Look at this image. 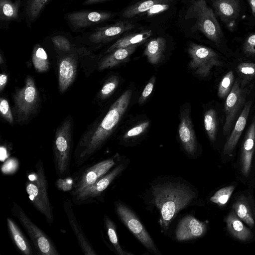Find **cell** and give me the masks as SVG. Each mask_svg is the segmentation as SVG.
<instances>
[{
	"mask_svg": "<svg viewBox=\"0 0 255 255\" xmlns=\"http://www.w3.org/2000/svg\"><path fill=\"white\" fill-rule=\"evenodd\" d=\"M72 200L65 198L63 200V207L69 224L77 239L79 246L85 255H97L88 239L79 224L73 208Z\"/></svg>",
	"mask_w": 255,
	"mask_h": 255,
	"instance_id": "cell-14",
	"label": "cell"
},
{
	"mask_svg": "<svg viewBox=\"0 0 255 255\" xmlns=\"http://www.w3.org/2000/svg\"><path fill=\"white\" fill-rule=\"evenodd\" d=\"M104 221L105 228L109 239L118 254L120 255H132V254L125 252L121 248L118 240L116 226L111 219L107 216L105 215Z\"/></svg>",
	"mask_w": 255,
	"mask_h": 255,
	"instance_id": "cell-32",
	"label": "cell"
},
{
	"mask_svg": "<svg viewBox=\"0 0 255 255\" xmlns=\"http://www.w3.org/2000/svg\"><path fill=\"white\" fill-rule=\"evenodd\" d=\"M252 10L253 15L255 17V0H247Z\"/></svg>",
	"mask_w": 255,
	"mask_h": 255,
	"instance_id": "cell-48",
	"label": "cell"
},
{
	"mask_svg": "<svg viewBox=\"0 0 255 255\" xmlns=\"http://www.w3.org/2000/svg\"><path fill=\"white\" fill-rule=\"evenodd\" d=\"M225 221L228 232L235 239L246 242L253 238V232L244 225L233 210L228 214Z\"/></svg>",
	"mask_w": 255,
	"mask_h": 255,
	"instance_id": "cell-23",
	"label": "cell"
},
{
	"mask_svg": "<svg viewBox=\"0 0 255 255\" xmlns=\"http://www.w3.org/2000/svg\"><path fill=\"white\" fill-rule=\"evenodd\" d=\"M151 34L152 31L151 30H145L126 35L113 44L107 50L106 53H109L119 48L141 44L148 39Z\"/></svg>",
	"mask_w": 255,
	"mask_h": 255,
	"instance_id": "cell-26",
	"label": "cell"
},
{
	"mask_svg": "<svg viewBox=\"0 0 255 255\" xmlns=\"http://www.w3.org/2000/svg\"><path fill=\"white\" fill-rule=\"evenodd\" d=\"M124 166L120 164L100 178L94 184L86 187L75 195L72 201L77 205L97 203L101 201V197L113 181L123 170Z\"/></svg>",
	"mask_w": 255,
	"mask_h": 255,
	"instance_id": "cell-9",
	"label": "cell"
},
{
	"mask_svg": "<svg viewBox=\"0 0 255 255\" xmlns=\"http://www.w3.org/2000/svg\"><path fill=\"white\" fill-rule=\"evenodd\" d=\"M204 127L210 140L214 142L217 136V118L216 111L210 109L204 115Z\"/></svg>",
	"mask_w": 255,
	"mask_h": 255,
	"instance_id": "cell-31",
	"label": "cell"
},
{
	"mask_svg": "<svg viewBox=\"0 0 255 255\" xmlns=\"http://www.w3.org/2000/svg\"><path fill=\"white\" fill-rule=\"evenodd\" d=\"M185 18L195 19V30L201 31L217 46L222 44L224 35L221 26L214 11L205 0L192 1Z\"/></svg>",
	"mask_w": 255,
	"mask_h": 255,
	"instance_id": "cell-4",
	"label": "cell"
},
{
	"mask_svg": "<svg viewBox=\"0 0 255 255\" xmlns=\"http://www.w3.org/2000/svg\"><path fill=\"white\" fill-rule=\"evenodd\" d=\"M216 14L227 28L233 31L241 10L239 0H212Z\"/></svg>",
	"mask_w": 255,
	"mask_h": 255,
	"instance_id": "cell-15",
	"label": "cell"
},
{
	"mask_svg": "<svg viewBox=\"0 0 255 255\" xmlns=\"http://www.w3.org/2000/svg\"><path fill=\"white\" fill-rule=\"evenodd\" d=\"M138 45L136 44L119 48L109 53L99 63L98 70H103L111 68L127 62L129 60L130 55L134 52Z\"/></svg>",
	"mask_w": 255,
	"mask_h": 255,
	"instance_id": "cell-25",
	"label": "cell"
},
{
	"mask_svg": "<svg viewBox=\"0 0 255 255\" xmlns=\"http://www.w3.org/2000/svg\"><path fill=\"white\" fill-rule=\"evenodd\" d=\"M178 132L185 150L188 153L193 154L197 148V142L189 109L181 111Z\"/></svg>",
	"mask_w": 255,
	"mask_h": 255,
	"instance_id": "cell-19",
	"label": "cell"
},
{
	"mask_svg": "<svg viewBox=\"0 0 255 255\" xmlns=\"http://www.w3.org/2000/svg\"><path fill=\"white\" fill-rule=\"evenodd\" d=\"M0 111L3 118L8 123L12 124L14 118L10 110L8 101L4 98L0 99Z\"/></svg>",
	"mask_w": 255,
	"mask_h": 255,
	"instance_id": "cell-41",
	"label": "cell"
},
{
	"mask_svg": "<svg viewBox=\"0 0 255 255\" xmlns=\"http://www.w3.org/2000/svg\"><path fill=\"white\" fill-rule=\"evenodd\" d=\"M207 224L192 216L183 218L179 222L176 231V238L184 241L200 238L206 233Z\"/></svg>",
	"mask_w": 255,
	"mask_h": 255,
	"instance_id": "cell-17",
	"label": "cell"
},
{
	"mask_svg": "<svg viewBox=\"0 0 255 255\" xmlns=\"http://www.w3.org/2000/svg\"><path fill=\"white\" fill-rule=\"evenodd\" d=\"M154 204L160 211L161 226L166 230L177 214L194 197L189 189L171 184L153 188Z\"/></svg>",
	"mask_w": 255,
	"mask_h": 255,
	"instance_id": "cell-2",
	"label": "cell"
},
{
	"mask_svg": "<svg viewBox=\"0 0 255 255\" xmlns=\"http://www.w3.org/2000/svg\"><path fill=\"white\" fill-rule=\"evenodd\" d=\"M155 81V78L153 76L146 85L139 98L138 103L139 104L143 103L150 95L154 88Z\"/></svg>",
	"mask_w": 255,
	"mask_h": 255,
	"instance_id": "cell-43",
	"label": "cell"
},
{
	"mask_svg": "<svg viewBox=\"0 0 255 255\" xmlns=\"http://www.w3.org/2000/svg\"><path fill=\"white\" fill-rule=\"evenodd\" d=\"M255 149V116L248 129L242 144L240 156L241 171L245 176L250 172Z\"/></svg>",
	"mask_w": 255,
	"mask_h": 255,
	"instance_id": "cell-18",
	"label": "cell"
},
{
	"mask_svg": "<svg viewBox=\"0 0 255 255\" xmlns=\"http://www.w3.org/2000/svg\"><path fill=\"white\" fill-rule=\"evenodd\" d=\"M168 1L167 0H145L140 1L131 5L125 9L122 16L126 18H130L142 13L146 12L155 3Z\"/></svg>",
	"mask_w": 255,
	"mask_h": 255,
	"instance_id": "cell-29",
	"label": "cell"
},
{
	"mask_svg": "<svg viewBox=\"0 0 255 255\" xmlns=\"http://www.w3.org/2000/svg\"><path fill=\"white\" fill-rule=\"evenodd\" d=\"M166 46V40L162 37H158L150 40L147 44L143 54L150 63L158 64L161 60Z\"/></svg>",
	"mask_w": 255,
	"mask_h": 255,
	"instance_id": "cell-27",
	"label": "cell"
},
{
	"mask_svg": "<svg viewBox=\"0 0 255 255\" xmlns=\"http://www.w3.org/2000/svg\"><path fill=\"white\" fill-rule=\"evenodd\" d=\"M232 210L250 228H254L255 207L250 196L245 195L240 196L233 203Z\"/></svg>",
	"mask_w": 255,
	"mask_h": 255,
	"instance_id": "cell-22",
	"label": "cell"
},
{
	"mask_svg": "<svg viewBox=\"0 0 255 255\" xmlns=\"http://www.w3.org/2000/svg\"><path fill=\"white\" fill-rule=\"evenodd\" d=\"M168 1L157 3L153 5L146 12L147 16H153L167 10L170 7Z\"/></svg>",
	"mask_w": 255,
	"mask_h": 255,
	"instance_id": "cell-42",
	"label": "cell"
},
{
	"mask_svg": "<svg viewBox=\"0 0 255 255\" xmlns=\"http://www.w3.org/2000/svg\"><path fill=\"white\" fill-rule=\"evenodd\" d=\"M32 61L35 69L38 72H45L48 70L49 67V60L47 54L44 50L39 45L34 47Z\"/></svg>",
	"mask_w": 255,
	"mask_h": 255,
	"instance_id": "cell-30",
	"label": "cell"
},
{
	"mask_svg": "<svg viewBox=\"0 0 255 255\" xmlns=\"http://www.w3.org/2000/svg\"><path fill=\"white\" fill-rule=\"evenodd\" d=\"M51 40L55 47L61 51L68 52L72 48V44L63 36L56 35L53 36Z\"/></svg>",
	"mask_w": 255,
	"mask_h": 255,
	"instance_id": "cell-39",
	"label": "cell"
},
{
	"mask_svg": "<svg viewBox=\"0 0 255 255\" xmlns=\"http://www.w3.org/2000/svg\"><path fill=\"white\" fill-rule=\"evenodd\" d=\"M116 210L123 223L140 242L152 253H158L150 236L132 211L121 203H116Z\"/></svg>",
	"mask_w": 255,
	"mask_h": 255,
	"instance_id": "cell-11",
	"label": "cell"
},
{
	"mask_svg": "<svg viewBox=\"0 0 255 255\" xmlns=\"http://www.w3.org/2000/svg\"><path fill=\"white\" fill-rule=\"evenodd\" d=\"M8 233L11 240L17 250L22 255H32V247L22 231L9 217L6 219Z\"/></svg>",
	"mask_w": 255,
	"mask_h": 255,
	"instance_id": "cell-24",
	"label": "cell"
},
{
	"mask_svg": "<svg viewBox=\"0 0 255 255\" xmlns=\"http://www.w3.org/2000/svg\"><path fill=\"white\" fill-rule=\"evenodd\" d=\"M25 186L31 204L51 226L54 221L53 208L49 200L48 183L42 160L37 161L34 170L28 173Z\"/></svg>",
	"mask_w": 255,
	"mask_h": 255,
	"instance_id": "cell-3",
	"label": "cell"
},
{
	"mask_svg": "<svg viewBox=\"0 0 255 255\" xmlns=\"http://www.w3.org/2000/svg\"><path fill=\"white\" fill-rule=\"evenodd\" d=\"M242 51L247 57H255V33H251L246 38Z\"/></svg>",
	"mask_w": 255,
	"mask_h": 255,
	"instance_id": "cell-38",
	"label": "cell"
},
{
	"mask_svg": "<svg viewBox=\"0 0 255 255\" xmlns=\"http://www.w3.org/2000/svg\"><path fill=\"white\" fill-rule=\"evenodd\" d=\"M13 115L16 122L23 124L27 122L37 110L39 97L33 79L28 76L24 86L13 95Z\"/></svg>",
	"mask_w": 255,
	"mask_h": 255,
	"instance_id": "cell-7",
	"label": "cell"
},
{
	"mask_svg": "<svg viewBox=\"0 0 255 255\" xmlns=\"http://www.w3.org/2000/svg\"><path fill=\"white\" fill-rule=\"evenodd\" d=\"M107 0H86L83 2V5H92L96 3H98L99 2H101L104 1H106Z\"/></svg>",
	"mask_w": 255,
	"mask_h": 255,
	"instance_id": "cell-47",
	"label": "cell"
},
{
	"mask_svg": "<svg viewBox=\"0 0 255 255\" xmlns=\"http://www.w3.org/2000/svg\"><path fill=\"white\" fill-rule=\"evenodd\" d=\"M76 73V61L73 55H68L61 59L58 68L59 89L61 93L65 92L71 85Z\"/></svg>",
	"mask_w": 255,
	"mask_h": 255,
	"instance_id": "cell-21",
	"label": "cell"
},
{
	"mask_svg": "<svg viewBox=\"0 0 255 255\" xmlns=\"http://www.w3.org/2000/svg\"><path fill=\"white\" fill-rule=\"evenodd\" d=\"M116 162V158L115 156L84 168L74 179L73 188L70 192L71 196L76 195L86 187L94 184L107 173Z\"/></svg>",
	"mask_w": 255,
	"mask_h": 255,
	"instance_id": "cell-12",
	"label": "cell"
},
{
	"mask_svg": "<svg viewBox=\"0 0 255 255\" xmlns=\"http://www.w3.org/2000/svg\"><path fill=\"white\" fill-rule=\"evenodd\" d=\"M252 101L246 102L237 119L231 134L228 138L224 146V155H231L234 151L238 142L243 132L252 107Z\"/></svg>",
	"mask_w": 255,
	"mask_h": 255,
	"instance_id": "cell-20",
	"label": "cell"
},
{
	"mask_svg": "<svg viewBox=\"0 0 255 255\" xmlns=\"http://www.w3.org/2000/svg\"><path fill=\"white\" fill-rule=\"evenodd\" d=\"M72 122L66 118L57 128L54 139L53 162L56 174L60 178L70 175L73 149Z\"/></svg>",
	"mask_w": 255,
	"mask_h": 255,
	"instance_id": "cell-5",
	"label": "cell"
},
{
	"mask_svg": "<svg viewBox=\"0 0 255 255\" xmlns=\"http://www.w3.org/2000/svg\"><path fill=\"white\" fill-rule=\"evenodd\" d=\"M20 1L0 0V19L1 20H15L18 18Z\"/></svg>",
	"mask_w": 255,
	"mask_h": 255,
	"instance_id": "cell-28",
	"label": "cell"
},
{
	"mask_svg": "<svg viewBox=\"0 0 255 255\" xmlns=\"http://www.w3.org/2000/svg\"><path fill=\"white\" fill-rule=\"evenodd\" d=\"M235 76L232 70L228 71L220 81L218 89V95L221 99L226 98L230 93L234 83Z\"/></svg>",
	"mask_w": 255,
	"mask_h": 255,
	"instance_id": "cell-35",
	"label": "cell"
},
{
	"mask_svg": "<svg viewBox=\"0 0 255 255\" xmlns=\"http://www.w3.org/2000/svg\"><path fill=\"white\" fill-rule=\"evenodd\" d=\"M10 212L24 229L38 255H60L51 239L31 220L17 203L12 202Z\"/></svg>",
	"mask_w": 255,
	"mask_h": 255,
	"instance_id": "cell-6",
	"label": "cell"
},
{
	"mask_svg": "<svg viewBox=\"0 0 255 255\" xmlns=\"http://www.w3.org/2000/svg\"><path fill=\"white\" fill-rule=\"evenodd\" d=\"M114 13L104 11L82 10L68 13L66 18L75 30L82 29L109 20Z\"/></svg>",
	"mask_w": 255,
	"mask_h": 255,
	"instance_id": "cell-13",
	"label": "cell"
},
{
	"mask_svg": "<svg viewBox=\"0 0 255 255\" xmlns=\"http://www.w3.org/2000/svg\"><path fill=\"white\" fill-rule=\"evenodd\" d=\"M73 182L72 179L60 178L56 181V185L59 190L70 192L73 188Z\"/></svg>",
	"mask_w": 255,
	"mask_h": 255,
	"instance_id": "cell-44",
	"label": "cell"
},
{
	"mask_svg": "<svg viewBox=\"0 0 255 255\" xmlns=\"http://www.w3.org/2000/svg\"><path fill=\"white\" fill-rule=\"evenodd\" d=\"M248 89L241 85L239 78L236 80L225 103V121L223 127L224 135L229 134L239 112L245 104Z\"/></svg>",
	"mask_w": 255,
	"mask_h": 255,
	"instance_id": "cell-10",
	"label": "cell"
},
{
	"mask_svg": "<svg viewBox=\"0 0 255 255\" xmlns=\"http://www.w3.org/2000/svg\"><path fill=\"white\" fill-rule=\"evenodd\" d=\"M149 125V121H145L129 129L124 135V138L127 139L138 136L143 133Z\"/></svg>",
	"mask_w": 255,
	"mask_h": 255,
	"instance_id": "cell-40",
	"label": "cell"
},
{
	"mask_svg": "<svg viewBox=\"0 0 255 255\" xmlns=\"http://www.w3.org/2000/svg\"><path fill=\"white\" fill-rule=\"evenodd\" d=\"M119 83V79L117 76H113L104 84L100 90L99 96L102 99L109 97L115 91Z\"/></svg>",
	"mask_w": 255,
	"mask_h": 255,
	"instance_id": "cell-37",
	"label": "cell"
},
{
	"mask_svg": "<svg viewBox=\"0 0 255 255\" xmlns=\"http://www.w3.org/2000/svg\"><path fill=\"white\" fill-rule=\"evenodd\" d=\"M188 52L191 58L189 67L202 78L208 77L214 68L223 65L219 55L210 47L191 43Z\"/></svg>",
	"mask_w": 255,
	"mask_h": 255,
	"instance_id": "cell-8",
	"label": "cell"
},
{
	"mask_svg": "<svg viewBox=\"0 0 255 255\" xmlns=\"http://www.w3.org/2000/svg\"><path fill=\"white\" fill-rule=\"evenodd\" d=\"M235 189L234 185H229L217 190L210 198V201L220 206H224L230 199Z\"/></svg>",
	"mask_w": 255,
	"mask_h": 255,
	"instance_id": "cell-36",
	"label": "cell"
},
{
	"mask_svg": "<svg viewBox=\"0 0 255 255\" xmlns=\"http://www.w3.org/2000/svg\"><path fill=\"white\" fill-rule=\"evenodd\" d=\"M17 163L15 158H11L7 160L1 166V171L4 174H10L15 171L11 167L16 168Z\"/></svg>",
	"mask_w": 255,
	"mask_h": 255,
	"instance_id": "cell-45",
	"label": "cell"
},
{
	"mask_svg": "<svg viewBox=\"0 0 255 255\" xmlns=\"http://www.w3.org/2000/svg\"><path fill=\"white\" fill-rule=\"evenodd\" d=\"M131 94L130 90L124 92L112 105L100 123L81 136L73 154L76 166H81L86 162L111 135L127 110Z\"/></svg>",
	"mask_w": 255,
	"mask_h": 255,
	"instance_id": "cell-1",
	"label": "cell"
},
{
	"mask_svg": "<svg viewBox=\"0 0 255 255\" xmlns=\"http://www.w3.org/2000/svg\"><path fill=\"white\" fill-rule=\"evenodd\" d=\"M49 0H29L26 7L27 20L32 22L39 16Z\"/></svg>",
	"mask_w": 255,
	"mask_h": 255,
	"instance_id": "cell-34",
	"label": "cell"
},
{
	"mask_svg": "<svg viewBox=\"0 0 255 255\" xmlns=\"http://www.w3.org/2000/svg\"><path fill=\"white\" fill-rule=\"evenodd\" d=\"M7 81V76L5 74H1L0 76V91L4 88Z\"/></svg>",
	"mask_w": 255,
	"mask_h": 255,
	"instance_id": "cell-46",
	"label": "cell"
},
{
	"mask_svg": "<svg viewBox=\"0 0 255 255\" xmlns=\"http://www.w3.org/2000/svg\"><path fill=\"white\" fill-rule=\"evenodd\" d=\"M134 27V25L128 21H120L96 29L90 34L89 39L94 43H106L133 29Z\"/></svg>",
	"mask_w": 255,
	"mask_h": 255,
	"instance_id": "cell-16",
	"label": "cell"
},
{
	"mask_svg": "<svg viewBox=\"0 0 255 255\" xmlns=\"http://www.w3.org/2000/svg\"><path fill=\"white\" fill-rule=\"evenodd\" d=\"M237 71L241 85L245 87L255 78V63L251 62H241L238 65Z\"/></svg>",
	"mask_w": 255,
	"mask_h": 255,
	"instance_id": "cell-33",
	"label": "cell"
}]
</instances>
